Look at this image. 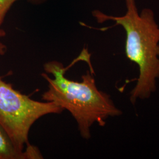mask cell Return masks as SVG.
Instances as JSON below:
<instances>
[{"label": "cell", "mask_w": 159, "mask_h": 159, "mask_svg": "<svg viewBox=\"0 0 159 159\" xmlns=\"http://www.w3.org/2000/svg\"><path fill=\"white\" fill-rule=\"evenodd\" d=\"M125 5L127 11L122 16H108L99 10L93 11V16L98 23H115L111 27L100 29L102 31L117 25L125 30V54L139 68L136 84L130 93V102L134 104L137 99L148 98L156 90L159 78V26L151 9L144 8L139 14L136 0H125Z\"/></svg>", "instance_id": "obj_2"}, {"label": "cell", "mask_w": 159, "mask_h": 159, "mask_svg": "<svg viewBox=\"0 0 159 159\" xmlns=\"http://www.w3.org/2000/svg\"><path fill=\"white\" fill-rule=\"evenodd\" d=\"M67 68L57 61L45 63L46 73L41 76L48 83V89L42 95L45 102H51L67 110L75 120L81 136L91 137L90 129L94 123L101 127L110 117L121 115L110 96L97 87L94 73L87 71L81 81L68 79L65 74Z\"/></svg>", "instance_id": "obj_1"}, {"label": "cell", "mask_w": 159, "mask_h": 159, "mask_svg": "<svg viewBox=\"0 0 159 159\" xmlns=\"http://www.w3.org/2000/svg\"><path fill=\"white\" fill-rule=\"evenodd\" d=\"M63 108L51 102L35 101L14 89L0 76V125L20 151L31 144L30 130L41 117L51 114H60Z\"/></svg>", "instance_id": "obj_3"}, {"label": "cell", "mask_w": 159, "mask_h": 159, "mask_svg": "<svg viewBox=\"0 0 159 159\" xmlns=\"http://www.w3.org/2000/svg\"><path fill=\"white\" fill-rule=\"evenodd\" d=\"M19 0H0V27H1L2 24L4 21L8 12L11 9L12 5ZM30 2L35 3V4H40L44 2L46 0H28Z\"/></svg>", "instance_id": "obj_5"}, {"label": "cell", "mask_w": 159, "mask_h": 159, "mask_svg": "<svg viewBox=\"0 0 159 159\" xmlns=\"http://www.w3.org/2000/svg\"><path fill=\"white\" fill-rule=\"evenodd\" d=\"M43 159L39 148L31 145L24 151H20L14 145L11 139L0 125V159Z\"/></svg>", "instance_id": "obj_4"}, {"label": "cell", "mask_w": 159, "mask_h": 159, "mask_svg": "<svg viewBox=\"0 0 159 159\" xmlns=\"http://www.w3.org/2000/svg\"><path fill=\"white\" fill-rule=\"evenodd\" d=\"M6 31L3 29H1V27H0V38L6 36ZM7 46L0 41V56L4 55L7 51Z\"/></svg>", "instance_id": "obj_6"}]
</instances>
